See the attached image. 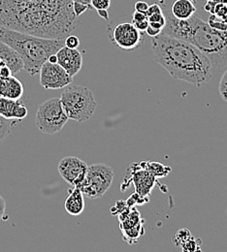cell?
Here are the masks:
<instances>
[{
  "instance_id": "cell-32",
  "label": "cell",
  "mask_w": 227,
  "mask_h": 252,
  "mask_svg": "<svg viewBox=\"0 0 227 252\" xmlns=\"http://www.w3.org/2000/svg\"><path fill=\"white\" fill-rule=\"evenodd\" d=\"M146 32H147V34H148L149 36H151V37H156V36L160 35V34L162 32V30H159V29H155V28L149 26V27L147 28V30H146Z\"/></svg>"
},
{
  "instance_id": "cell-11",
  "label": "cell",
  "mask_w": 227,
  "mask_h": 252,
  "mask_svg": "<svg viewBox=\"0 0 227 252\" xmlns=\"http://www.w3.org/2000/svg\"><path fill=\"white\" fill-rule=\"evenodd\" d=\"M58 63L71 76H76L83 66V57L77 49H69L64 46L56 54Z\"/></svg>"
},
{
  "instance_id": "cell-26",
  "label": "cell",
  "mask_w": 227,
  "mask_h": 252,
  "mask_svg": "<svg viewBox=\"0 0 227 252\" xmlns=\"http://www.w3.org/2000/svg\"><path fill=\"white\" fill-rule=\"evenodd\" d=\"M212 15H215L218 18H222V19L227 18V4H223V3L216 4L214 8V13Z\"/></svg>"
},
{
  "instance_id": "cell-31",
  "label": "cell",
  "mask_w": 227,
  "mask_h": 252,
  "mask_svg": "<svg viewBox=\"0 0 227 252\" xmlns=\"http://www.w3.org/2000/svg\"><path fill=\"white\" fill-rule=\"evenodd\" d=\"M159 13H163L162 7L158 3H154L152 5H149L148 11H147V16H151L154 14H159Z\"/></svg>"
},
{
  "instance_id": "cell-28",
  "label": "cell",
  "mask_w": 227,
  "mask_h": 252,
  "mask_svg": "<svg viewBox=\"0 0 227 252\" xmlns=\"http://www.w3.org/2000/svg\"><path fill=\"white\" fill-rule=\"evenodd\" d=\"M91 5L97 10H108L111 7V0H92Z\"/></svg>"
},
{
  "instance_id": "cell-4",
  "label": "cell",
  "mask_w": 227,
  "mask_h": 252,
  "mask_svg": "<svg viewBox=\"0 0 227 252\" xmlns=\"http://www.w3.org/2000/svg\"><path fill=\"white\" fill-rule=\"evenodd\" d=\"M0 41L12 47L22 58L25 70L32 76L39 74L50 56L65 46V39L38 37L0 27Z\"/></svg>"
},
{
  "instance_id": "cell-25",
  "label": "cell",
  "mask_w": 227,
  "mask_h": 252,
  "mask_svg": "<svg viewBox=\"0 0 227 252\" xmlns=\"http://www.w3.org/2000/svg\"><path fill=\"white\" fill-rule=\"evenodd\" d=\"M219 92L222 98L227 102V70L221 79V82L219 85Z\"/></svg>"
},
{
  "instance_id": "cell-7",
  "label": "cell",
  "mask_w": 227,
  "mask_h": 252,
  "mask_svg": "<svg viewBox=\"0 0 227 252\" xmlns=\"http://www.w3.org/2000/svg\"><path fill=\"white\" fill-rule=\"evenodd\" d=\"M115 174L106 164H94L88 167L84 181L75 188L80 189L84 196L90 199L101 198L111 188Z\"/></svg>"
},
{
  "instance_id": "cell-39",
  "label": "cell",
  "mask_w": 227,
  "mask_h": 252,
  "mask_svg": "<svg viewBox=\"0 0 227 252\" xmlns=\"http://www.w3.org/2000/svg\"><path fill=\"white\" fill-rule=\"evenodd\" d=\"M207 1H211V0H207Z\"/></svg>"
},
{
  "instance_id": "cell-13",
  "label": "cell",
  "mask_w": 227,
  "mask_h": 252,
  "mask_svg": "<svg viewBox=\"0 0 227 252\" xmlns=\"http://www.w3.org/2000/svg\"><path fill=\"white\" fill-rule=\"evenodd\" d=\"M141 170L133 171V184L137 193L143 197H148L156 185L157 178H155L144 166L143 162L140 163Z\"/></svg>"
},
{
  "instance_id": "cell-21",
  "label": "cell",
  "mask_w": 227,
  "mask_h": 252,
  "mask_svg": "<svg viewBox=\"0 0 227 252\" xmlns=\"http://www.w3.org/2000/svg\"><path fill=\"white\" fill-rule=\"evenodd\" d=\"M12 126H13V123L10 120H7L0 116V146L9 136Z\"/></svg>"
},
{
  "instance_id": "cell-30",
  "label": "cell",
  "mask_w": 227,
  "mask_h": 252,
  "mask_svg": "<svg viewBox=\"0 0 227 252\" xmlns=\"http://www.w3.org/2000/svg\"><path fill=\"white\" fill-rule=\"evenodd\" d=\"M147 20H148L147 14L136 12V11L132 14V24L141 23V22H144V21H147Z\"/></svg>"
},
{
  "instance_id": "cell-34",
  "label": "cell",
  "mask_w": 227,
  "mask_h": 252,
  "mask_svg": "<svg viewBox=\"0 0 227 252\" xmlns=\"http://www.w3.org/2000/svg\"><path fill=\"white\" fill-rule=\"evenodd\" d=\"M5 210H6V202H5V199L0 195V220L3 219L5 215Z\"/></svg>"
},
{
  "instance_id": "cell-27",
  "label": "cell",
  "mask_w": 227,
  "mask_h": 252,
  "mask_svg": "<svg viewBox=\"0 0 227 252\" xmlns=\"http://www.w3.org/2000/svg\"><path fill=\"white\" fill-rule=\"evenodd\" d=\"M91 8H93V7L90 5L82 4L79 2H73V11H74L76 18H79L81 15H83L87 10H89Z\"/></svg>"
},
{
  "instance_id": "cell-36",
  "label": "cell",
  "mask_w": 227,
  "mask_h": 252,
  "mask_svg": "<svg viewBox=\"0 0 227 252\" xmlns=\"http://www.w3.org/2000/svg\"><path fill=\"white\" fill-rule=\"evenodd\" d=\"M47 62H49V63H58V58H57V55L55 54V55L50 56Z\"/></svg>"
},
{
  "instance_id": "cell-33",
  "label": "cell",
  "mask_w": 227,
  "mask_h": 252,
  "mask_svg": "<svg viewBox=\"0 0 227 252\" xmlns=\"http://www.w3.org/2000/svg\"><path fill=\"white\" fill-rule=\"evenodd\" d=\"M11 76H13V73L9 67L4 66L0 69V78H8Z\"/></svg>"
},
{
  "instance_id": "cell-17",
  "label": "cell",
  "mask_w": 227,
  "mask_h": 252,
  "mask_svg": "<svg viewBox=\"0 0 227 252\" xmlns=\"http://www.w3.org/2000/svg\"><path fill=\"white\" fill-rule=\"evenodd\" d=\"M172 16L178 20L184 21L192 18L196 14L195 0H176L172 3Z\"/></svg>"
},
{
  "instance_id": "cell-8",
  "label": "cell",
  "mask_w": 227,
  "mask_h": 252,
  "mask_svg": "<svg viewBox=\"0 0 227 252\" xmlns=\"http://www.w3.org/2000/svg\"><path fill=\"white\" fill-rule=\"evenodd\" d=\"M110 39L113 44L124 51L136 50L144 42L143 32L138 31L132 23L117 25L110 34Z\"/></svg>"
},
{
  "instance_id": "cell-9",
  "label": "cell",
  "mask_w": 227,
  "mask_h": 252,
  "mask_svg": "<svg viewBox=\"0 0 227 252\" xmlns=\"http://www.w3.org/2000/svg\"><path fill=\"white\" fill-rule=\"evenodd\" d=\"M40 85L46 90H62L73 82L71 77L59 63L46 62L40 71Z\"/></svg>"
},
{
  "instance_id": "cell-19",
  "label": "cell",
  "mask_w": 227,
  "mask_h": 252,
  "mask_svg": "<svg viewBox=\"0 0 227 252\" xmlns=\"http://www.w3.org/2000/svg\"><path fill=\"white\" fill-rule=\"evenodd\" d=\"M148 21H149V26L162 31H163L164 27L166 26V17L163 13L154 14L149 16Z\"/></svg>"
},
{
  "instance_id": "cell-10",
  "label": "cell",
  "mask_w": 227,
  "mask_h": 252,
  "mask_svg": "<svg viewBox=\"0 0 227 252\" xmlns=\"http://www.w3.org/2000/svg\"><path fill=\"white\" fill-rule=\"evenodd\" d=\"M88 167V164L80 158L66 157L60 161L58 170L68 185L78 187L84 181Z\"/></svg>"
},
{
  "instance_id": "cell-20",
  "label": "cell",
  "mask_w": 227,
  "mask_h": 252,
  "mask_svg": "<svg viewBox=\"0 0 227 252\" xmlns=\"http://www.w3.org/2000/svg\"><path fill=\"white\" fill-rule=\"evenodd\" d=\"M192 233L190 230H188L187 228H183L181 230H179L176 235L172 238V242L173 244L178 247V248H181V246L187 242L191 237H192Z\"/></svg>"
},
{
  "instance_id": "cell-24",
  "label": "cell",
  "mask_w": 227,
  "mask_h": 252,
  "mask_svg": "<svg viewBox=\"0 0 227 252\" xmlns=\"http://www.w3.org/2000/svg\"><path fill=\"white\" fill-rule=\"evenodd\" d=\"M65 46L69 49H78L80 46V39L76 35H68L65 39Z\"/></svg>"
},
{
  "instance_id": "cell-1",
  "label": "cell",
  "mask_w": 227,
  "mask_h": 252,
  "mask_svg": "<svg viewBox=\"0 0 227 252\" xmlns=\"http://www.w3.org/2000/svg\"><path fill=\"white\" fill-rule=\"evenodd\" d=\"M72 0H0V27L50 39L75 30Z\"/></svg>"
},
{
  "instance_id": "cell-15",
  "label": "cell",
  "mask_w": 227,
  "mask_h": 252,
  "mask_svg": "<svg viewBox=\"0 0 227 252\" xmlns=\"http://www.w3.org/2000/svg\"><path fill=\"white\" fill-rule=\"evenodd\" d=\"M24 94L22 82L14 75L8 78H0V96L18 100Z\"/></svg>"
},
{
  "instance_id": "cell-38",
  "label": "cell",
  "mask_w": 227,
  "mask_h": 252,
  "mask_svg": "<svg viewBox=\"0 0 227 252\" xmlns=\"http://www.w3.org/2000/svg\"><path fill=\"white\" fill-rule=\"evenodd\" d=\"M214 1L216 4H219V3H223V4H227V0H212Z\"/></svg>"
},
{
  "instance_id": "cell-22",
  "label": "cell",
  "mask_w": 227,
  "mask_h": 252,
  "mask_svg": "<svg viewBox=\"0 0 227 252\" xmlns=\"http://www.w3.org/2000/svg\"><path fill=\"white\" fill-rule=\"evenodd\" d=\"M208 24L219 31L222 32H227V18L222 19V18H218L215 15H211V17L209 18Z\"/></svg>"
},
{
  "instance_id": "cell-14",
  "label": "cell",
  "mask_w": 227,
  "mask_h": 252,
  "mask_svg": "<svg viewBox=\"0 0 227 252\" xmlns=\"http://www.w3.org/2000/svg\"><path fill=\"white\" fill-rule=\"evenodd\" d=\"M0 60L10 68L13 75L20 73L25 69L21 56L9 45L0 41Z\"/></svg>"
},
{
  "instance_id": "cell-5",
  "label": "cell",
  "mask_w": 227,
  "mask_h": 252,
  "mask_svg": "<svg viewBox=\"0 0 227 252\" xmlns=\"http://www.w3.org/2000/svg\"><path fill=\"white\" fill-rule=\"evenodd\" d=\"M60 99L68 119L78 123L88 122L97 107L93 92L83 86L70 84L65 87Z\"/></svg>"
},
{
  "instance_id": "cell-18",
  "label": "cell",
  "mask_w": 227,
  "mask_h": 252,
  "mask_svg": "<svg viewBox=\"0 0 227 252\" xmlns=\"http://www.w3.org/2000/svg\"><path fill=\"white\" fill-rule=\"evenodd\" d=\"M145 168L157 179L167 177L171 172V168L169 166H164L159 162H143Z\"/></svg>"
},
{
  "instance_id": "cell-16",
  "label": "cell",
  "mask_w": 227,
  "mask_h": 252,
  "mask_svg": "<svg viewBox=\"0 0 227 252\" xmlns=\"http://www.w3.org/2000/svg\"><path fill=\"white\" fill-rule=\"evenodd\" d=\"M65 208L66 212L70 216H80L85 210V199L83 192L73 187V189H69V194L65 202Z\"/></svg>"
},
{
  "instance_id": "cell-35",
  "label": "cell",
  "mask_w": 227,
  "mask_h": 252,
  "mask_svg": "<svg viewBox=\"0 0 227 252\" xmlns=\"http://www.w3.org/2000/svg\"><path fill=\"white\" fill-rule=\"evenodd\" d=\"M97 14L99 15V17H101L103 20H105V21L109 20L108 10H97Z\"/></svg>"
},
{
  "instance_id": "cell-29",
  "label": "cell",
  "mask_w": 227,
  "mask_h": 252,
  "mask_svg": "<svg viewBox=\"0 0 227 252\" xmlns=\"http://www.w3.org/2000/svg\"><path fill=\"white\" fill-rule=\"evenodd\" d=\"M148 8H149V4L145 1H137L134 5V10L136 12H140V13H144V14H147Z\"/></svg>"
},
{
  "instance_id": "cell-2",
  "label": "cell",
  "mask_w": 227,
  "mask_h": 252,
  "mask_svg": "<svg viewBox=\"0 0 227 252\" xmlns=\"http://www.w3.org/2000/svg\"><path fill=\"white\" fill-rule=\"evenodd\" d=\"M152 48L155 61L171 77L195 86H202L211 81L212 64L190 42L162 32L153 37Z\"/></svg>"
},
{
  "instance_id": "cell-6",
  "label": "cell",
  "mask_w": 227,
  "mask_h": 252,
  "mask_svg": "<svg viewBox=\"0 0 227 252\" xmlns=\"http://www.w3.org/2000/svg\"><path fill=\"white\" fill-rule=\"evenodd\" d=\"M68 120L61 99L54 97L39 106L35 125L42 133L54 135L63 130Z\"/></svg>"
},
{
  "instance_id": "cell-23",
  "label": "cell",
  "mask_w": 227,
  "mask_h": 252,
  "mask_svg": "<svg viewBox=\"0 0 227 252\" xmlns=\"http://www.w3.org/2000/svg\"><path fill=\"white\" fill-rule=\"evenodd\" d=\"M199 240L195 239L194 236H192L187 242H185L182 246H181V250L183 252H197V251H200L201 248H200V244H197Z\"/></svg>"
},
{
  "instance_id": "cell-37",
  "label": "cell",
  "mask_w": 227,
  "mask_h": 252,
  "mask_svg": "<svg viewBox=\"0 0 227 252\" xmlns=\"http://www.w3.org/2000/svg\"><path fill=\"white\" fill-rule=\"evenodd\" d=\"M73 2H79V3H82V4H86V5H91V1L92 0H72Z\"/></svg>"
},
{
  "instance_id": "cell-3",
  "label": "cell",
  "mask_w": 227,
  "mask_h": 252,
  "mask_svg": "<svg viewBox=\"0 0 227 252\" xmlns=\"http://www.w3.org/2000/svg\"><path fill=\"white\" fill-rule=\"evenodd\" d=\"M163 33L184 39L195 46L212 64L213 68L227 66V32L212 28L197 14L188 20H178L166 14Z\"/></svg>"
},
{
  "instance_id": "cell-12",
  "label": "cell",
  "mask_w": 227,
  "mask_h": 252,
  "mask_svg": "<svg viewBox=\"0 0 227 252\" xmlns=\"http://www.w3.org/2000/svg\"><path fill=\"white\" fill-rule=\"evenodd\" d=\"M28 108L20 100L0 96V116L10 121H22L28 116Z\"/></svg>"
}]
</instances>
